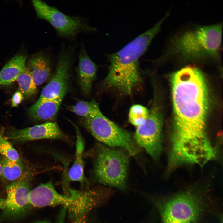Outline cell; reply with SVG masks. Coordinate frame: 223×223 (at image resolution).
<instances>
[{
  "label": "cell",
  "mask_w": 223,
  "mask_h": 223,
  "mask_svg": "<svg viewBox=\"0 0 223 223\" xmlns=\"http://www.w3.org/2000/svg\"><path fill=\"white\" fill-rule=\"evenodd\" d=\"M3 170V165L2 160L0 159V178L2 177Z\"/></svg>",
  "instance_id": "cell-24"
},
{
  "label": "cell",
  "mask_w": 223,
  "mask_h": 223,
  "mask_svg": "<svg viewBox=\"0 0 223 223\" xmlns=\"http://www.w3.org/2000/svg\"><path fill=\"white\" fill-rule=\"evenodd\" d=\"M174 113L169 157L180 164H198L216 153L207 135L208 90L201 71L185 67L172 78Z\"/></svg>",
  "instance_id": "cell-1"
},
{
  "label": "cell",
  "mask_w": 223,
  "mask_h": 223,
  "mask_svg": "<svg viewBox=\"0 0 223 223\" xmlns=\"http://www.w3.org/2000/svg\"><path fill=\"white\" fill-rule=\"evenodd\" d=\"M32 2L37 16L48 22L62 37L72 38L80 33L94 30L81 17L68 15L41 0Z\"/></svg>",
  "instance_id": "cell-7"
},
{
  "label": "cell",
  "mask_w": 223,
  "mask_h": 223,
  "mask_svg": "<svg viewBox=\"0 0 223 223\" xmlns=\"http://www.w3.org/2000/svg\"><path fill=\"white\" fill-rule=\"evenodd\" d=\"M71 123L75 128L76 133L75 157L74 163L68 172L67 178L69 181H78L83 184L85 181L83 158L84 141L79 128Z\"/></svg>",
  "instance_id": "cell-14"
},
{
  "label": "cell",
  "mask_w": 223,
  "mask_h": 223,
  "mask_svg": "<svg viewBox=\"0 0 223 223\" xmlns=\"http://www.w3.org/2000/svg\"><path fill=\"white\" fill-rule=\"evenodd\" d=\"M16 81L19 85V90L24 98H29L37 91V86L35 84L30 71L27 67L26 70L17 77Z\"/></svg>",
  "instance_id": "cell-19"
},
{
  "label": "cell",
  "mask_w": 223,
  "mask_h": 223,
  "mask_svg": "<svg viewBox=\"0 0 223 223\" xmlns=\"http://www.w3.org/2000/svg\"><path fill=\"white\" fill-rule=\"evenodd\" d=\"M24 98L22 93L19 90L12 95L11 99V107H17Z\"/></svg>",
  "instance_id": "cell-22"
},
{
  "label": "cell",
  "mask_w": 223,
  "mask_h": 223,
  "mask_svg": "<svg viewBox=\"0 0 223 223\" xmlns=\"http://www.w3.org/2000/svg\"><path fill=\"white\" fill-rule=\"evenodd\" d=\"M63 220L61 221V222H59V223H63ZM35 223H51L49 221H39L37 222H35Z\"/></svg>",
  "instance_id": "cell-25"
},
{
  "label": "cell",
  "mask_w": 223,
  "mask_h": 223,
  "mask_svg": "<svg viewBox=\"0 0 223 223\" xmlns=\"http://www.w3.org/2000/svg\"><path fill=\"white\" fill-rule=\"evenodd\" d=\"M64 96L62 95L39 103L36 102L29 109V116L39 120H52L56 115Z\"/></svg>",
  "instance_id": "cell-15"
},
{
  "label": "cell",
  "mask_w": 223,
  "mask_h": 223,
  "mask_svg": "<svg viewBox=\"0 0 223 223\" xmlns=\"http://www.w3.org/2000/svg\"><path fill=\"white\" fill-rule=\"evenodd\" d=\"M98 149L93 169L95 180L126 191L129 164L126 154L121 151L102 145Z\"/></svg>",
  "instance_id": "cell-5"
},
{
  "label": "cell",
  "mask_w": 223,
  "mask_h": 223,
  "mask_svg": "<svg viewBox=\"0 0 223 223\" xmlns=\"http://www.w3.org/2000/svg\"><path fill=\"white\" fill-rule=\"evenodd\" d=\"M78 59V82L83 93L87 95L90 94L93 83L96 78L97 67L83 46L81 47Z\"/></svg>",
  "instance_id": "cell-12"
},
{
  "label": "cell",
  "mask_w": 223,
  "mask_h": 223,
  "mask_svg": "<svg viewBox=\"0 0 223 223\" xmlns=\"http://www.w3.org/2000/svg\"><path fill=\"white\" fill-rule=\"evenodd\" d=\"M221 24L198 27L173 39L168 54L194 60L218 57L221 43Z\"/></svg>",
  "instance_id": "cell-4"
},
{
  "label": "cell",
  "mask_w": 223,
  "mask_h": 223,
  "mask_svg": "<svg viewBox=\"0 0 223 223\" xmlns=\"http://www.w3.org/2000/svg\"><path fill=\"white\" fill-rule=\"evenodd\" d=\"M31 190L25 177L10 183L6 188L7 196L0 220H15L24 216L32 207L29 199Z\"/></svg>",
  "instance_id": "cell-9"
},
{
  "label": "cell",
  "mask_w": 223,
  "mask_h": 223,
  "mask_svg": "<svg viewBox=\"0 0 223 223\" xmlns=\"http://www.w3.org/2000/svg\"><path fill=\"white\" fill-rule=\"evenodd\" d=\"M158 210L161 223H196L205 208L204 193L188 190L170 196H145Z\"/></svg>",
  "instance_id": "cell-3"
},
{
  "label": "cell",
  "mask_w": 223,
  "mask_h": 223,
  "mask_svg": "<svg viewBox=\"0 0 223 223\" xmlns=\"http://www.w3.org/2000/svg\"><path fill=\"white\" fill-rule=\"evenodd\" d=\"M72 53L65 50L59 56L56 70L49 82L43 88L36 102L65 95L68 88Z\"/></svg>",
  "instance_id": "cell-10"
},
{
  "label": "cell",
  "mask_w": 223,
  "mask_h": 223,
  "mask_svg": "<svg viewBox=\"0 0 223 223\" xmlns=\"http://www.w3.org/2000/svg\"><path fill=\"white\" fill-rule=\"evenodd\" d=\"M0 154L10 160L17 162H21L17 151L13 147L8 139L1 133Z\"/></svg>",
  "instance_id": "cell-21"
},
{
  "label": "cell",
  "mask_w": 223,
  "mask_h": 223,
  "mask_svg": "<svg viewBox=\"0 0 223 223\" xmlns=\"http://www.w3.org/2000/svg\"><path fill=\"white\" fill-rule=\"evenodd\" d=\"M5 199L0 198V210H3L5 206Z\"/></svg>",
  "instance_id": "cell-23"
},
{
  "label": "cell",
  "mask_w": 223,
  "mask_h": 223,
  "mask_svg": "<svg viewBox=\"0 0 223 223\" xmlns=\"http://www.w3.org/2000/svg\"><path fill=\"white\" fill-rule=\"evenodd\" d=\"M3 170L2 178L11 183L24 178V168L21 162L10 160L5 157L2 160Z\"/></svg>",
  "instance_id": "cell-17"
},
{
  "label": "cell",
  "mask_w": 223,
  "mask_h": 223,
  "mask_svg": "<svg viewBox=\"0 0 223 223\" xmlns=\"http://www.w3.org/2000/svg\"><path fill=\"white\" fill-rule=\"evenodd\" d=\"M51 64L49 58L42 52L33 55L29 59L27 67L37 86L45 82L50 77Z\"/></svg>",
  "instance_id": "cell-13"
},
{
  "label": "cell",
  "mask_w": 223,
  "mask_h": 223,
  "mask_svg": "<svg viewBox=\"0 0 223 223\" xmlns=\"http://www.w3.org/2000/svg\"><path fill=\"white\" fill-rule=\"evenodd\" d=\"M66 137L58 124L46 122L21 129H10L7 132V139L20 142L42 139H64Z\"/></svg>",
  "instance_id": "cell-11"
},
{
  "label": "cell",
  "mask_w": 223,
  "mask_h": 223,
  "mask_svg": "<svg viewBox=\"0 0 223 223\" xmlns=\"http://www.w3.org/2000/svg\"><path fill=\"white\" fill-rule=\"evenodd\" d=\"M26 55H15L3 66L0 71V85H8L16 81L18 76L27 68Z\"/></svg>",
  "instance_id": "cell-16"
},
{
  "label": "cell",
  "mask_w": 223,
  "mask_h": 223,
  "mask_svg": "<svg viewBox=\"0 0 223 223\" xmlns=\"http://www.w3.org/2000/svg\"><path fill=\"white\" fill-rule=\"evenodd\" d=\"M158 107L153 105L145 122L136 127L134 138L152 158L156 159L163 149L162 120Z\"/></svg>",
  "instance_id": "cell-8"
},
{
  "label": "cell",
  "mask_w": 223,
  "mask_h": 223,
  "mask_svg": "<svg viewBox=\"0 0 223 223\" xmlns=\"http://www.w3.org/2000/svg\"><path fill=\"white\" fill-rule=\"evenodd\" d=\"M149 110L139 104H135L130 107L128 120L130 123L136 127L143 124L149 116Z\"/></svg>",
  "instance_id": "cell-20"
},
{
  "label": "cell",
  "mask_w": 223,
  "mask_h": 223,
  "mask_svg": "<svg viewBox=\"0 0 223 223\" xmlns=\"http://www.w3.org/2000/svg\"><path fill=\"white\" fill-rule=\"evenodd\" d=\"M82 121L92 135L102 143L124 149L132 156L139 152L131 135L106 117L100 110L92 116L83 118Z\"/></svg>",
  "instance_id": "cell-6"
},
{
  "label": "cell",
  "mask_w": 223,
  "mask_h": 223,
  "mask_svg": "<svg viewBox=\"0 0 223 223\" xmlns=\"http://www.w3.org/2000/svg\"><path fill=\"white\" fill-rule=\"evenodd\" d=\"M68 109L83 118L90 117L100 110L98 104L94 99L80 101L74 105L68 107Z\"/></svg>",
  "instance_id": "cell-18"
},
{
  "label": "cell",
  "mask_w": 223,
  "mask_h": 223,
  "mask_svg": "<svg viewBox=\"0 0 223 223\" xmlns=\"http://www.w3.org/2000/svg\"><path fill=\"white\" fill-rule=\"evenodd\" d=\"M164 20L161 19L118 51L110 55L108 72L104 84L125 94H130L142 81L139 60L159 31Z\"/></svg>",
  "instance_id": "cell-2"
}]
</instances>
